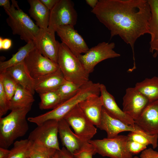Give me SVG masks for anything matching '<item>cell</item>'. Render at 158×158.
Returning a JSON list of instances; mask_svg holds the SVG:
<instances>
[{
	"mask_svg": "<svg viewBox=\"0 0 158 158\" xmlns=\"http://www.w3.org/2000/svg\"><path fill=\"white\" fill-rule=\"evenodd\" d=\"M110 31L111 38L119 36L131 47L140 36L149 34L151 17L147 0H99L91 10Z\"/></svg>",
	"mask_w": 158,
	"mask_h": 158,
	"instance_id": "6da1fadb",
	"label": "cell"
},
{
	"mask_svg": "<svg viewBox=\"0 0 158 158\" xmlns=\"http://www.w3.org/2000/svg\"><path fill=\"white\" fill-rule=\"evenodd\" d=\"M31 108L13 109L0 118V147L7 149L16 140L26 134L29 129L26 116Z\"/></svg>",
	"mask_w": 158,
	"mask_h": 158,
	"instance_id": "7a4b0ae2",
	"label": "cell"
},
{
	"mask_svg": "<svg viewBox=\"0 0 158 158\" xmlns=\"http://www.w3.org/2000/svg\"><path fill=\"white\" fill-rule=\"evenodd\" d=\"M99 83H94L89 80L82 85L77 93L68 99L62 102L57 107L45 113L36 116L35 123L38 125L46 121L54 120L59 121L80 102L90 96L100 95Z\"/></svg>",
	"mask_w": 158,
	"mask_h": 158,
	"instance_id": "3957f363",
	"label": "cell"
},
{
	"mask_svg": "<svg viewBox=\"0 0 158 158\" xmlns=\"http://www.w3.org/2000/svg\"><path fill=\"white\" fill-rule=\"evenodd\" d=\"M11 8L4 10L8 16L6 19L13 35H18L27 43L34 41L40 31L39 27L30 17L19 7L17 2L11 0Z\"/></svg>",
	"mask_w": 158,
	"mask_h": 158,
	"instance_id": "277c9868",
	"label": "cell"
},
{
	"mask_svg": "<svg viewBox=\"0 0 158 158\" xmlns=\"http://www.w3.org/2000/svg\"><path fill=\"white\" fill-rule=\"evenodd\" d=\"M57 64L66 80L80 86L89 80V74L78 57L62 42L59 43Z\"/></svg>",
	"mask_w": 158,
	"mask_h": 158,
	"instance_id": "5b68a950",
	"label": "cell"
},
{
	"mask_svg": "<svg viewBox=\"0 0 158 158\" xmlns=\"http://www.w3.org/2000/svg\"><path fill=\"white\" fill-rule=\"evenodd\" d=\"M127 135H118L113 138L91 140L96 153L109 158H133V154L128 149Z\"/></svg>",
	"mask_w": 158,
	"mask_h": 158,
	"instance_id": "8992f818",
	"label": "cell"
},
{
	"mask_svg": "<svg viewBox=\"0 0 158 158\" xmlns=\"http://www.w3.org/2000/svg\"><path fill=\"white\" fill-rule=\"evenodd\" d=\"M107 133V137L113 138L118 135L121 132L130 131L136 133L146 137L152 143L153 149L158 146V135H149L135 126H133L126 124L121 121L109 116L102 108L101 118L99 124L97 126Z\"/></svg>",
	"mask_w": 158,
	"mask_h": 158,
	"instance_id": "52a82bcc",
	"label": "cell"
},
{
	"mask_svg": "<svg viewBox=\"0 0 158 158\" xmlns=\"http://www.w3.org/2000/svg\"><path fill=\"white\" fill-rule=\"evenodd\" d=\"M115 44L102 42L90 49L84 54L78 56L86 71L90 74L99 63L106 59L119 57L114 50Z\"/></svg>",
	"mask_w": 158,
	"mask_h": 158,
	"instance_id": "ba28073f",
	"label": "cell"
},
{
	"mask_svg": "<svg viewBox=\"0 0 158 158\" xmlns=\"http://www.w3.org/2000/svg\"><path fill=\"white\" fill-rule=\"evenodd\" d=\"M64 118L84 142H89L96 133L97 129L80 108L78 104L69 112Z\"/></svg>",
	"mask_w": 158,
	"mask_h": 158,
	"instance_id": "9c48e42d",
	"label": "cell"
},
{
	"mask_svg": "<svg viewBox=\"0 0 158 158\" xmlns=\"http://www.w3.org/2000/svg\"><path fill=\"white\" fill-rule=\"evenodd\" d=\"M78 18L73 3L70 0H59L50 11L48 28L56 32L59 26L66 25L74 26Z\"/></svg>",
	"mask_w": 158,
	"mask_h": 158,
	"instance_id": "30bf717a",
	"label": "cell"
},
{
	"mask_svg": "<svg viewBox=\"0 0 158 158\" xmlns=\"http://www.w3.org/2000/svg\"><path fill=\"white\" fill-rule=\"evenodd\" d=\"M58 133V121L49 120L37 126L30 133L28 139L31 142L59 151Z\"/></svg>",
	"mask_w": 158,
	"mask_h": 158,
	"instance_id": "8fae6325",
	"label": "cell"
},
{
	"mask_svg": "<svg viewBox=\"0 0 158 158\" xmlns=\"http://www.w3.org/2000/svg\"><path fill=\"white\" fill-rule=\"evenodd\" d=\"M23 62L34 79L52 73L59 68L57 63L43 56L35 47L29 53Z\"/></svg>",
	"mask_w": 158,
	"mask_h": 158,
	"instance_id": "7c38bea8",
	"label": "cell"
},
{
	"mask_svg": "<svg viewBox=\"0 0 158 158\" xmlns=\"http://www.w3.org/2000/svg\"><path fill=\"white\" fill-rule=\"evenodd\" d=\"M123 100L122 110L134 121L140 117L150 102L135 87L126 89Z\"/></svg>",
	"mask_w": 158,
	"mask_h": 158,
	"instance_id": "4fadbf2b",
	"label": "cell"
},
{
	"mask_svg": "<svg viewBox=\"0 0 158 158\" xmlns=\"http://www.w3.org/2000/svg\"><path fill=\"white\" fill-rule=\"evenodd\" d=\"M71 25L61 26L56 30L62 42L77 57L89 49L82 37Z\"/></svg>",
	"mask_w": 158,
	"mask_h": 158,
	"instance_id": "5bb4252c",
	"label": "cell"
},
{
	"mask_svg": "<svg viewBox=\"0 0 158 158\" xmlns=\"http://www.w3.org/2000/svg\"><path fill=\"white\" fill-rule=\"evenodd\" d=\"M55 32L48 28L41 29L34 42L41 54L57 64L59 42L56 40Z\"/></svg>",
	"mask_w": 158,
	"mask_h": 158,
	"instance_id": "9a60e30c",
	"label": "cell"
},
{
	"mask_svg": "<svg viewBox=\"0 0 158 158\" xmlns=\"http://www.w3.org/2000/svg\"><path fill=\"white\" fill-rule=\"evenodd\" d=\"M135 122L136 127L147 134L158 135V99L150 102Z\"/></svg>",
	"mask_w": 158,
	"mask_h": 158,
	"instance_id": "2e32d148",
	"label": "cell"
},
{
	"mask_svg": "<svg viewBox=\"0 0 158 158\" xmlns=\"http://www.w3.org/2000/svg\"><path fill=\"white\" fill-rule=\"evenodd\" d=\"M100 95L103 108L109 116L127 125L135 126V121L120 109L114 97L108 92L106 86L102 84L100 85Z\"/></svg>",
	"mask_w": 158,
	"mask_h": 158,
	"instance_id": "e0dca14e",
	"label": "cell"
},
{
	"mask_svg": "<svg viewBox=\"0 0 158 158\" xmlns=\"http://www.w3.org/2000/svg\"><path fill=\"white\" fill-rule=\"evenodd\" d=\"M35 80V91L39 94L56 90L66 80L59 68Z\"/></svg>",
	"mask_w": 158,
	"mask_h": 158,
	"instance_id": "ac0fdd59",
	"label": "cell"
},
{
	"mask_svg": "<svg viewBox=\"0 0 158 158\" xmlns=\"http://www.w3.org/2000/svg\"><path fill=\"white\" fill-rule=\"evenodd\" d=\"M58 129L63 145L73 155L85 143L71 130L70 126L64 118L58 121Z\"/></svg>",
	"mask_w": 158,
	"mask_h": 158,
	"instance_id": "d6986e66",
	"label": "cell"
},
{
	"mask_svg": "<svg viewBox=\"0 0 158 158\" xmlns=\"http://www.w3.org/2000/svg\"><path fill=\"white\" fill-rule=\"evenodd\" d=\"M78 105L84 114L96 126L100 122L103 108L99 95H93L80 102Z\"/></svg>",
	"mask_w": 158,
	"mask_h": 158,
	"instance_id": "ffe728a7",
	"label": "cell"
},
{
	"mask_svg": "<svg viewBox=\"0 0 158 158\" xmlns=\"http://www.w3.org/2000/svg\"><path fill=\"white\" fill-rule=\"evenodd\" d=\"M6 71L11 74L19 85L33 95L34 94L35 79L31 76L24 62Z\"/></svg>",
	"mask_w": 158,
	"mask_h": 158,
	"instance_id": "44dd1931",
	"label": "cell"
},
{
	"mask_svg": "<svg viewBox=\"0 0 158 158\" xmlns=\"http://www.w3.org/2000/svg\"><path fill=\"white\" fill-rule=\"evenodd\" d=\"M147 1L151 12L149 25V34L151 36L150 51L156 57L158 55V0Z\"/></svg>",
	"mask_w": 158,
	"mask_h": 158,
	"instance_id": "7402d4cb",
	"label": "cell"
},
{
	"mask_svg": "<svg viewBox=\"0 0 158 158\" xmlns=\"http://www.w3.org/2000/svg\"><path fill=\"white\" fill-rule=\"evenodd\" d=\"M30 8V16L35 21L36 25L41 29L47 28L49 26L50 11L40 0H28Z\"/></svg>",
	"mask_w": 158,
	"mask_h": 158,
	"instance_id": "603a6c76",
	"label": "cell"
},
{
	"mask_svg": "<svg viewBox=\"0 0 158 158\" xmlns=\"http://www.w3.org/2000/svg\"><path fill=\"white\" fill-rule=\"evenodd\" d=\"M32 94L19 85L10 100L9 110L32 107L35 99Z\"/></svg>",
	"mask_w": 158,
	"mask_h": 158,
	"instance_id": "cb8c5ba5",
	"label": "cell"
},
{
	"mask_svg": "<svg viewBox=\"0 0 158 158\" xmlns=\"http://www.w3.org/2000/svg\"><path fill=\"white\" fill-rule=\"evenodd\" d=\"M151 102L158 99V77L146 78L137 83L134 87Z\"/></svg>",
	"mask_w": 158,
	"mask_h": 158,
	"instance_id": "d4e9b609",
	"label": "cell"
},
{
	"mask_svg": "<svg viewBox=\"0 0 158 158\" xmlns=\"http://www.w3.org/2000/svg\"><path fill=\"white\" fill-rule=\"evenodd\" d=\"M35 47L34 41H30L21 47L10 59L5 61H0V73L12 66L23 62L29 53Z\"/></svg>",
	"mask_w": 158,
	"mask_h": 158,
	"instance_id": "484cf974",
	"label": "cell"
},
{
	"mask_svg": "<svg viewBox=\"0 0 158 158\" xmlns=\"http://www.w3.org/2000/svg\"><path fill=\"white\" fill-rule=\"evenodd\" d=\"M39 95L40 102L39 106L41 110L53 109L63 102L56 90L47 92Z\"/></svg>",
	"mask_w": 158,
	"mask_h": 158,
	"instance_id": "4316f807",
	"label": "cell"
},
{
	"mask_svg": "<svg viewBox=\"0 0 158 158\" xmlns=\"http://www.w3.org/2000/svg\"><path fill=\"white\" fill-rule=\"evenodd\" d=\"M31 142L28 139L16 141L7 158H28Z\"/></svg>",
	"mask_w": 158,
	"mask_h": 158,
	"instance_id": "83f0119b",
	"label": "cell"
},
{
	"mask_svg": "<svg viewBox=\"0 0 158 158\" xmlns=\"http://www.w3.org/2000/svg\"><path fill=\"white\" fill-rule=\"evenodd\" d=\"M0 81L8 98L10 100L19 85L11 74L6 71L0 73Z\"/></svg>",
	"mask_w": 158,
	"mask_h": 158,
	"instance_id": "f1b7e54d",
	"label": "cell"
},
{
	"mask_svg": "<svg viewBox=\"0 0 158 158\" xmlns=\"http://www.w3.org/2000/svg\"><path fill=\"white\" fill-rule=\"evenodd\" d=\"M30 158H53L57 150L31 142Z\"/></svg>",
	"mask_w": 158,
	"mask_h": 158,
	"instance_id": "f546056e",
	"label": "cell"
},
{
	"mask_svg": "<svg viewBox=\"0 0 158 158\" xmlns=\"http://www.w3.org/2000/svg\"><path fill=\"white\" fill-rule=\"evenodd\" d=\"M81 86L66 80L56 91L63 102L75 95Z\"/></svg>",
	"mask_w": 158,
	"mask_h": 158,
	"instance_id": "4dcf8cb0",
	"label": "cell"
},
{
	"mask_svg": "<svg viewBox=\"0 0 158 158\" xmlns=\"http://www.w3.org/2000/svg\"><path fill=\"white\" fill-rule=\"evenodd\" d=\"M96 153L94 146L89 142L85 143L73 155L75 158H92L93 156Z\"/></svg>",
	"mask_w": 158,
	"mask_h": 158,
	"instance_id": "1f68e13d",
	"label": "cell"
},
{
	"mask_svg": "<svg viewBox=\"0 0 158 158\" xmlns=\"http://www.w3.org/2000/svg\"><path fill=\"white\" fill-rule=\"evenodd\" d=\"M10 105V100L8 98L0 81V118L2 117L9 110Z\"/></svg>",
	"mask_w": 158,
	"mask_h": 158,
	"instance_id": "d6a6232c",
	"label": "cell"
},
{
	"mask_svg": "<svg viewBox=\"0 0 158 158\" xmlns=\"http://www.w3.org/2000/svg\"><path fill=\"white\" fill-rule=\"evenodd\" d=\"M128 140L133 141L147 146L149 145H152L150 140L146 137L140 134L130 132L127 135Z\"/></svg>",
	"mask_w": 158,
	"mask_h": 158,
	"instance_id": "836d02e7",
	"label": "cell"
},
{
	"mask_svg": "<svg viewBox=\"0 0 158 158\" xmlns=\"http://www.w3.org/2000/svg\"><path fill=\"white\" fill-rule=\"evenodd\" d=\"M127 148L132 154H136L147 148V146L136 142L128 140L127 143Z\"/></svg>",
	"mask_w": 158,
	"mask_h": 158,
	"instance_id": "e575fe53",
	"label": "cell"
},
{
	"mask_svg": "<svg viewBox=\"0 0 158 158\" xmlns=\"http://www.w3.org/2000/svg\"><path fill=\"white\" fill-rule=\"evenodd\" d=\"M140 158H158V152L150 148L146 149L141 152Z\"/></svg>",
	"mask_w": 158,
	"mask_h": 158,
	"instance_id": "d590c367",
	"label": "cell"
},
{
	"mask_svg": "<svg viewBox=\"0 0 158 158\" xmlns=\"http://www.w3.org/2000/svg\"><path fill=\"white\" fill-rule=\"evenodd\" d=\"M12 45V41L11 40L8 38H2L0 37V50H7L9 49Z\"/></svg>",
	"mask_w": 158,
	"mask_h": 158,
	"instance_id": "8d00e7d4",
	"label": "cell"
},
{
	"mask_svg": "<svg viewBox=\"0 0 158 158\" xmlns=\"http://www.w3.org/2000/svg\"><path fill=\"white\" fill-rule=\"evenodd\" d=\"M41 2L50 11L54 6L59 0H40Z\"/></svg>",
	"mask_w": 158,
	"mask_h": 158,
	"instance_id": "74e56055",
	"label": "cell"
},
{
	"mask_svg": "<svg viewBox=\"0 0 158 158\" xmlns=\"http://www.w3.org/2000/svg\"><path fill=\"white\" fill-rule=\"evenodd\" d=\"M59 152L61 158H75L73 155L64 147L61 149Z\"/></svg>",
	"mask_w": 158,
	"mask_h": 158,
	"instance_id": "f35d334b",
	"label": "cell"
},
{
	"mask_svg": "<svg viewBox=\"0 0 158 158\" xmlns=\"http://www.w3.org/2000/svg\"><path fill=\"white\" fill-rule=\"evenodd\" d=\"M10 152V150L0 147V158H7Z\"/></svg>",
	"mask_w": 158,
	"mask_h": 158,
	"instance_id": "ab89813d",
	"label": "cell"
},
{
	"mask_svg": "<svg viewBox=\"0 0 158 158\" xmlns=\"http://www.w3.org/2000/svg\"><path fill=\"white\" fill-rule=\"evenodd\" d=\"M0 6L3 7L4 10H8L11 7L9 0H0Z\"/></svg>",
	"mask_w": 158,
	"mask_h": 158,
	"instance_id": "60d3db41",
	"label": "cell"
},
{
	"mask_svg": "<svg viewBox=\"0 0 158 158\" xmlns=\"http://www.w3.org/2000/svg\"><path fill=\"white\" fill-rule=\"evenodd\" d=\"M85 1L87 4L90 7L92 8V9L94 8L96 6L98 0H86Z\"/></svg>",
	"mask_w": 158,
	"mask_h": 158,
	"instance_id": "b9f144b4",
	"label": "cell"
},
{
	"mask_svg": "<svg viewBox=\"0 0 158 158\" xmlns=\"http://www.w3.org/2000/svg\"><path fill=\"white\" fill-rule=\"evenodd\" d=\"M53 158H61L59 151H57Z\"/></svg>",
	"mask_w": 158,
	"mask_h": 158,
	"instance_id": "7bdbcfd3",
	"label": "cell"
},
{
	"mask_svg": "<svg viewBox=\"0 0 158 158\" xmlns=\"http://www.w3.org/2000/svg\"><path fill=\"white\" fill-rule=\"evenodd\" d=\"M133 158H139L138 156H135L133 157Z\"/></svg>",
	"mask_w": 158,
	"mask_h": 158,
	"instance_id": "ee69618b",
	"label": "cell"
},
{
	"mask_svg": "<svg viewBox=\"0 0 158 158\" xmlns=\"http://www.w3.org/2000/svg\"></svg>",
	"mask_w": 158,
	"mask_h": 158,
	"instance_id": "f6af8a7d",
	"label": "cell"
}]
</instances>
